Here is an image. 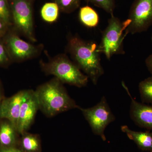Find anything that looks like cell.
Returning <instances> with one entry per match:
<instances>
[{
    "label": "cell",
    "instance_id": "23",
    "mask_svg": "<svg viewBox=\"0 0 152 152\" xmlns=\"http://www.w3.org/2000/svg\"><path fill=\"white\" fill-rule=\"evenodd\" d=\"M0 152H22L18 149L14 148V147H3L1 150Z\"/></svg>",
    "mask_w": 152,
    "mask_h": 152
},
{
    "label": "cell",
    "instance_id": "12",
    "mask_svg": "<svg viewBox=\"0 0 152 152\" xmlns=\"http://www.w3.org/2000/svg\"><path fill=\"white\" fill-rule=\"evenodd\" d=\"M121 129L129 138L137 144L140 149L152 152V133L132 130L127 126H122Z\"/></svg>",
    "mask_w": 152,
    "mask_h": 152
},
{
    "label": "cell",
    "instance_id": "17",
    "mask_svg": "<svg viewBox=\"0 0 152 152\" xmlns=\"http://www.w3.org/2000/svg\"><path fill=\"white\" fill-rule=\"evenodd\" d=\"M21 143L22 147L26 152H37L40 149L39 140L34 135L24 133Z\"/></svg>",
    "mask_w": 152,
    "mask_h": 152
},
{
    "label": "cell",
    "instance_id": "11",
    "mask_svg": "<svg viewBox=\"0 0 152 152\" xmlns=\"http://www.w3.org/2000/svg\"><path fill=\"white\" fill-rule=\"evenodd\" d=\"M122 83L131 99L130 115L131 118L139 126L152 130V106L137 102L132 97L124 82Z\"/></svg>",
    "mask_w": 152,
    "mask_h": 152
},
{
    "label": "cell",
    "instance_id": "21",
    "mask_svg": "<svg viewBox=\"0 0 152 152\" xmlns=\"http://www.w3.org/2000/svg\"><path fill=\"white\" fill-rule=\"evenodd\" d=\"M12 60L5 45L0 39V65L7 64Z\"/></svg>",
    "mask_w": 152,
    "mask_h": 152
},
{
    "label": "cell",
    "instance_id": "27",
    "mask_svg": "<svg viewBox=\"0 0 152 152\" xmlns=\"http://www.w3.org/2000/svg\"><path fill=\"white\" fill-rule=\"evenodd\" d=\"M151 39H152V38H151Z\"/></svg>",
    "mask_w": 152,
    "mask_h": 152
},
{
    "label": "cell",
    "instance_id": "28",
    "mask_svg": "<svg viewBox=\"0 0 152 152\" xmlns=\"http://www.w3.org/2000/svg\"><path fill=\"white\" fill-rule=\"evenodd\" d=\"M22 152H23V151H22Z\"/></svg>",
    "mask_w": 152,
    "mask_h": 152
},
{
    "label": "cell",
    "instance_id": "14",
    "mask_svg": "<svg viewBox=\"0 0 152 152\" xmlns=\"http://www.w3.org/2000/svg\"><path fill=\"white\" fill-rule=\"evenodd\" d=\"M79 18L83 24L89 28L96 27L99 24V20L97 12L88 6L80 9Z\"/></svg>",
    "mask_w": 152,
    "mask_h": 152
},
{
    "label": "cell",
    "instance_id": "5",
    "mask_svg": "<svg viewBox=\"0 0 152 152\" xmlns=\"http://www.w3.org/2000/svg\"><path fill=\"white\" fill-rule=\"evenodd\" d=\"M9 2L15 29L31 42H35L32 0H9Z\"/></svg>",
    "mask_w": 152,
    "mask_h": 152
},
{
    "label": "cell",
    "instance_id": "25",
    "mask_svg": "<svg viewBox=\"0 0 152 152\" xmlns=\"http://www.w3.org/2000/svg\"><path fill=\"white\" fill-rule=\"evenodd\" d=\"M3 99H0V115H1V107L2 102Z\"/></svg>",
    "mask_w": 152,
    "mask_h": 152
},
{
    "label": "cell",
    "instance_id": "4",
    "mask_svg": "<svg viewBox=\"0 0 152 152\" xmlns=\"http://www.w3.org/2000/svg\"><path fill=\"white\" fill-rule=\"evenodd\" d=\"M129 25L127 19L122 22L113 15L109 19L108 25L104 31L98 50L108 59L114 55L124 54V41L127 35L126 30Z\"/></svg>",
    "mask_w": 152,
    "mask_h": 152
},
{
    "label": "cell",
    "instance_id": "24",
    "mask_svg": "<svg viewBox=\"0 0 152 152\" xmlns=\"http://www.w3.org/2000/svg\"><path fill=\"white\" fill-rule=\"evenodd\" d=\"M146 65L152 76V54L150 55L145 60Z\"/></svg>",
    "mask_w": 152,
    "mask_h": 152
},
{
    "label": "cell",
    "instance_id": "2",
    "mask_svg": "<svg viewBox=\"0 0 152 152\" xmlns=\"http://www.w3.org/2000/svg\"><path fill=\"white\" fill-rule=\"evenodd\" d=\"M63 84L55 77L41 85L34 91L39 109L47 116H54L80 107L68 95Z\"/></svg>",
    "mask_w": 152,
    "mask_h": 152
},
{
    "label": "cell",
    "instance_id": "1",
    "mask_svg": "<svg viewBox=\"0 0 152 152\" xmlns=\"http://www.w3.org/2000/svg\"><path fill=\"white\" fill-rule=\"evenodd\" d=\"M67 48L74 62L84 72L94 84L96 85L104 73L98 46L94 42L71 36L68 40Z\"/></svg>",
    "mask_w": 152,
    "mask_h": 152
},
{
    "label": "cell",
    "instance_id": "10",
    "mask_svg": "<svg viewBox=\"0 0 152 152\" xmlns=\"http://www.w3.org/2000/svg\"><path fill=\"white\" fill-rule=\"evenodd\" d=\"M39 109V104L34 91L30 90L21 107L17 129L18 132L23 134L28 129Z\"/></svg>",
    "mask_w": 152,
    "mask_h": 152
},
{
    "label": "cell",
    "instance_id": "22",
    "mask_svg": "<svg viewBox=\"0 0 152 152\" xmlns=\"http://www.w3.org/2000/svg\"><path fill=\"white\" fill-rule=\"evenodd\" d=\"M10 27V26L1 20H0V38L6 35L8 32Z\"/></svg>",
    "mask_w": 152,
    "mask_h": 152
},
{
    "label": "cell",
    "instance_id": "9",
    "mask_svg": "<svg viewBox=\"0 0 152 152\" xmlns=\"http://www.w3.org/2000/svg\"><path fill=\"white\" fill-rule=\"evenodd\" d=\"M30 91H20L10 97L3 99L2 102L0 118L9 121L17 131L21 107Z\"/></svg>",
    "mask_w": 152,
    "mask_h": 152
},
{
    "label": "cell",
    "instance_id": "7",
    "mask_svg": "<svg viewBox=\"0 0 152 152\" xmlns=\"http://www.w3.org/2000/svg\"><path fill=\"white\" fill-rule=\"evenodd\" d=\"M127 19L129 25L126 30L127 34L146 31L152 24V0H135Z\"/></svg>",
    "mask_w": 152,
    "mask_h": 152
},
{
    "label": "cell",
    "instance_id": "15",
    "mask_svg": "<svg viewBox=\"0 0 152 152\" xmlns=\"http://www.w3.org/2000/svg\"><path fill=\"white\" fill-rule=\"evenodd\" d=\"M59 10L58 6L54 2L46 3L41 9V17L45 21L53 23L58 18Z\"/></svg>",
    "mask_w": 152,
    "mask_h": 152
},
{
    "label": "cell",
    "instance_id": "18",
    "mask_svg": "<svg viewBox=\"0 0 152 152\" xmlns=\"http://www.w3.org/2000/svg\"><path fill=\"white\" fill-rule=\"evenodd\" d=\"M81 0H54L60 10L66 13H70L80 7Z\"/></svg>",
    "mask_w": 152,
    "mask_h": 152
},
{
    "label": "cell",
    "instance_id": "20",
    "mask_svg": "<svg viewBox=\"0 0 152 152\" xmlns=\"http://www.w3.org/2000/svg\"><path fill=\"white\" fill-rule=\"evenodd\" d=\"M93 4L102 9L108 13L113 15L115 8V0H86Z\"/></svg>",
    "mask_w": 152,
    "mask_h": 152
},
{
    "label": "cell",
    "instance_id": "3",
    "mask_svg": "<svg viewBox=\"0 0 152 152\" xmlns=\"http://www.w3.org/2000/svg\"><path fill=\"white\" fill-rule=\"evenodd\" d=\"M41 65L46 74L55 76L63 83L82 88L88 82V77L65 54L58 55L47 62H41Z\"/></svg>",
    "mask_w": 152,
    "mask_h": 152
},
{
    "label": "cell",
    "instance_id": "13",
    "mask_svg": "<svg viewBox=\"0 0 152 152\" xmlns=\"http://www.w3.org/2000/svg\"><path fill=\"white\" fill-rule=\"evenodd\" d=\"M15 128L9 121L0 124V143L3 147H13L16 142Z\"/></svg>",
    "mask_w": 152,
    "mask_h": 152
},
{
    "label": "cell",
    "instance_id": "16",
    "mask_svg": "<svg viewBox=\"0 0 152 152\" xmlns=\"http://www.w3.org/2000/svg\"><path fill=\"white\" fill-rule=\"evenodd\" d=\"M139 89L142 101L152 106V76L140 83Z\"/></svg>",
    "mask_w": 152,
    "mask_h": 152
},
{
    "label": "cell",
    "instance_id": "26",
    "mask_svg": "<svg viewBox=\"0 0 152 152\" xmlns=\"http://www.w3.org/2000/svg\"><path fill=\"white\" fill-rule=\"evenodd\" d=\"M0 99H3L1 93V88H0Z\"/></svg>",
    "mask_w": 152,
    "mask_h": 152
},
{
    "label": "cell",
    "instance_id": "8",
    "mask_svg": "<svg viewBox=\"0 0 152 152\" xmlns=\"http://www.w3.org/2000/svg\"><path fill=\"white\" fill-rule=\"evenodd\" d=\"M3 41L11 59L23 61L37 56L43 47L35 45L21 39L16 33L8 32L4 36Z\"/></svg>",
    "mask_w": 152,
    "mask_h": 152
},
{
    "label": "cell",
    "instance_id": "19",
    "mask_svg": "<svg viewBox=\"0 0 152 152\" xmlns=\"http://www.w3.org/2000/svg\"><path fill=\"white\" fill-rule=\"evenodd\" d=\"M0 20L10 26L12 25L9 0H0Z\"/></svg>",
    "mask_w": 152,
    "mask_h": 152
},
{
    "label": "cell",
    "instance_id": "6",
    "mask_svg": "<svg viewBox=\"0 0 152 152\" xmlns=\"http://www.w3.org/2000/svg\"><path fill=\"white\" fill-rule=\"evenodd\" d=\"M85 118L89 124L95 134L106 140L104 131L106 127L115 120L104 96L96 105L89 108L79 107Z\"/></svg>",
    "mask_w": 152,
    "mask_h": 152
}]
</instances>
